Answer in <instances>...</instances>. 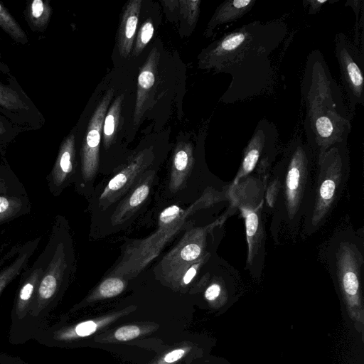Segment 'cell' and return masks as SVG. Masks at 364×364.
<instances>
[{"mask_svg":"<svg viewBox=\"0 0 364 364\" xmlns=\"http://www.w3.org/2000/svg\"><path fill=\"white\" fill-rule=\"evenodd\" d=\"M346 4L350 6L355 15L354 45L364 53L363 47V1L361 0L348 1Z\"/></svg>","mask_w":364,"mask_h":364,"instance_id":"obj_21","label":"cell"},{"mask_svg":"<svg viewBox=\"0 0 364 364\" xmlns=\"http://www.w3.org/2000/svg\"><path fill=\"white\" fill-rule=\"evenodd\" d=\"M25 132L23 129L15 124L4 115L0 113V155L5 158L8 146Z\"/></svg>","mask_w":364,"mask_h":364,"instance_id":"obj_20","label":"cell"},{"mask_svg":"<svg viewBox=\"0 0 364 364\" xmlns=\"http://www.w3.org/2000/svg\"><path fill=\"white\" fill-rule=\"evenodd\" d=\"M76 172L75 134L71 132L62 141L55 161L46 177L50 193L59 196L75 181Z\"/></svg>","mask_w":364,"mask_h":364,"instance_id":"obj_11","label":"cell"},{"mask_svg":"<svg viewBox=\"0 0 364 364\" xmlns=\"http://www.w3.org/2000/svg\"><path fill=\"white\" fill-rule=\"evenodd\" d=\"M0 113L24 131L36 130L45 124V118L13 75L8 84L0 81Z\"/></svg>","mask_w":364,"mask_h":364,"instance_id":"obj_9","label":"cell"},{"mask_svg":"<svg viewBox=\"0 0 364 364\" xmlns=\"http://www.w3.org/2000/svg\"><path fill=\"white\" fill-rule=\"evenodd\" d=\"M0 73H2L1 70L0 69Z\"/></svg>","mask_w":364,"mask_h":364,"instance_id":"obj_36","label":"cell"},{"mask_svg":"<svg viewBox=\"0 0 364 364\" xmlns=\"http://www.w3.org/2000/svg\"><path fill=\"white\" fill-rule=\"evenodd\" d=\"M341 80L353 118L357 105H364V53L343 33L334 40Z\"/></svg>","mask_w":364,"mask_h":364,"instance_id":"obj_8","label":"cell"},{"mask_svg":"<svg viewBox=\"0 0 364 364\" xmlns=\"http://www.w3.org/2000/svg\"><path fill=\"white\" fill-rule=\"evenodd\" d=\"M140 334V329L136 326H126L118 328L114 333L116 339L126 341L136 338Z\"/></svg>","mask_w":364,"mask_h":364,"instance_id":"obj_25","label":"cell"},{"mask_svg":"<svg viewBox=\"0 0 364 364\" xmlns=\"http://www.w3.org/2000/svg\"><path fill=\"white\" fill-rule=\"evenodd\" d=\"M127 182V175L120 173L115 176L109 183L108 188L112 191H117L122 188Z\"/></svg>","mask_w":364,"mask_h":364,"instance_id":"obj_31","label":"cell"},{"mask_svg":"<svg viewBox=\"0 0 364 364\" xmlns=\"http://www.w3.org/2000/svg\"><path fill=\"white\" fill-rule=\"evenodd\" d=\"M185 353L184 350L183 349H177L175 350H173L168 353L164 357V360L166 363H173L178 360H179Z\"/></svg>","mask_w":364,"mask_h":364,"instance_id":"obj_33","label":"cell"},{"mask_svg":"<svg viewBox=\"0 0 364 364\" xmlns=\"http://www.w3.org/2000/svg\"><path fill=\"white\" fill-rule=\"evenodd\" d=\"M221 292V287L218 284H213L208 287L205 292V297L208 301H213L218 297Z\"/></svg>","mask_w":364,"mask_h":364,"instance_id":"obj_32","label":"cell"},{"mask_svg":"<svg viewBox=\"0 0 364 364\" xmlns=\"http://www.w3.org/2000/svg\"><path fill=\"white\" fill-rule=\"evenodd\" d=\"M255 3L256 0H226L223 1L216 8L210 18L204 33L205 36L210 37L218 26L242 18L252 9Z\"/></svg>","mask_w":364,"mask_h":364,"instance_id":"obj_14","label":"cell"},{"mask_svg":"<svg viewBox=\"0 0 364 364\" xmlns=\"http://www.w3.org/2000/svg\"><path fill=\"white\" fill-rule=\"evenodd\" d=\"M250 176L232 186V198L245 218L248 256L247 265L252 273H261L265 256L266 186L263 176Z\"/></svg>","mask_w":364,"mask_h":364,"instance_id":"obj_6","label":"cell"},{"mask_svg":"<svg viewBox=\"0 0 364 364\" xmlns=\"http://www.w3.org/2000/svg\"><path fill=\"white\" fill-rule=\"evenodd\" d=\"M26 191L8 164L6 158L0 159V195L26 194Z\"/></svg>","mask_w":364,"mask_h":364,"instance_id":"obj_18","label":"cell"},{"mask_svg":"<svg viewBox=\"0 0 364 364\" xmlns=\"http://www.w3.org/2000/svg\"><path fill=\"white\" fill-rule=\"evenodd\" d=\"M53 14L49 1L32 0L27 3L24 10L25 19L30 28L35 32L45 31Z\"/></svg>","mask_w":364,"mask_h":364,"instance_id":"obj_16","label":"cell"},{"mask_svg":"<svg viewBox=\"0 0 364 364\" xmlns=\"http://www.w3.org/2000/svg\"><path fill=\"white\" fill-rule=\"evenodd\" d=\"M123 100L124 95H118L106 113L102 128L103 143L105 149H108L112 145L117 134Z\"/></svg>","mask_w":364,"mask_h":364,"instance_id":"obj_17","label":"cell"},{"mask_svg":"<svg viewBox=\"0 0 364 364\" xmlns=\"http://www.w3.org/2000/svg\"><path fill=\"white\" fill-rule=\"evenodd\" d=\"M0 27L16 43L25 45L28 42V36L24 30L1 2Z\"/></svg>","mask_w":364,"mask_h":364,"instance_id":"obj_19","label":"cell"},{"mask_svg":"<svg viewBox=\"0 0 364 364\" xmlns=\"http://www.w3.org/2000/svg\"><path fill=\"white\" fill-rule=\"evenodd\" d=\"M315 172L311 149L302 138L294 137L284 148L265 187L266 203L272 213L270 232L277 243L301 235L311 203Z\"/></svg>","mask_w":364,"mask_h":364,"instance_id":"obj_2","label":"cell"},{"mask_svg":"<svg viewBox=\"0 0 364 364\" xmlns=\"http://www.w3.org/2000/svg\"><path fill=\"white\" fill-rule=\"evenodd\" d=\"M124 289L123 282L118 278H109L100 286V293L103 297H112L120 294Z\"/></svg>","mask_w":364,"mask_h":364,"instance_id":"obj_24","label":"cell"},{"mask_svg":"<svg viewBox=\"0 0 364 364\" xmlns=\"http://www.w3.org/2000/svg\"><path fill=\"white\" fill-rule=\"evenodd\" d=\"M180 208L176 205H172L166 208L160 215L161 221L167 224L173 221L180 212Z\"/></svg>","mask_w":364,"mask_h":364,"instance_id":"obj_29","label":"cell"},{"mask_svg":"<svg viewBox=\"0 0 364 364\" xmlns=\"http://www.w3.org/2000/svg\"><path fill=\"white\" fill-rule=\"evenodd\" d=\"M328 0H304L303 4H307L309 6L308 14L314 15L320 11L323 4L327 3Z\"/></svg>","mask_w":364,"mask_h":364,"instance_id":"obj_30","label":"cell"},{"mask_svg":"<svg viewBox=\"0 0 364 364\" xmlns=\"http://www.w3.org/2000/svg\"><path fill=\"white\" fill-rule=\"evenodd\" d=\"M363 247V232L343 227L333 232L324 248L328 272L351 312L359 311L361 307Z\"/></svg>","mask_w":364,"mask_h":364,"instance_id":"obj_5","label":"cell"},{"mask_svg":"<svg viewBox=\"0 0 364 364\" xmlns=\"http://www.w3.org/2000/svg\"><path fill=\"white\" fill-rule=\"evenodd\" d=\"M154 31L153 21L147 18L140 26L135 39L133 49V56L137 57L142 53L145 47L151 39Z\"/></svg>","mask_w":364,"mask_h":364,"instance_id":"obj_22","label":"cell"},{"mask_svg":"<svg viewBox=\"0 0 364 364\" xmlns=\"http://www.w3.org/2000/svg\"><path fill=\"white\" fill-rule=\"evenodd\" d=\"M279 153V131L274 124L261 119L247 145L234 183L248 176L254 171L259 176H267L271 165Z\"/></svg>","mask_w":364,"mask_h":364,"instance_id":"obj_7","label":"cell"},{"mask_svg":"<svg viewBox=\"0 0 364 364\" xmlns=\"http://www.w3.org/2000/svg\"><path fill=\"white\" fill-rule=\"evenodd\" d=\"M315 160L312 200L301 236H310L317 232L328 219L342 196L350 173L348 141L331 146Z\"/></svg>","mask_w":364,"mask_h":364,"instance_id":"obj_4","label":"cell"},{"mask_svg":"<svg viewBox=\"0 0 364 364\" xmlns=\"http://www.w3.org/2000/svg\"><path fill=\"white\" fill-rule=\"evenodd\" d=\"M201 253V249L197 244H189L185 246L181 251L183 259L192 261L197 259Z\"/></svg>","mask_w":364,"mask_h":364,"instance_id":"obj_27","label":"cell"},{"mask_svg":"<svg viewBox=\"0 0 364 364\" xmlns=\"http://www.w3.org/2000/svg\"><path fill=\"white\" fill-rule=\"evenodd\" d=\"M113 96L114 90L109 89L96 107L87 127L80 149V168L75 180L79 188L84 181L94 174L98 165L103 123Z\"/></svg>","mask_w":364,"mask_h":364,"instance_id":"obj_10","label":"cell"},{"mask_svg":"<svg viewBox=\"0 0 364 364\" xmlns=\"http://www.w3.org/2000/svg\"><path fill=\"white\" fill-rule=\"evenodd\" d=\"M1 55L0 54V69L1 70L3 74H8L9 72V69L8 66L1 61Z\"/></svg>","mask_w":364,"mask_h":364,"instance_id":"obj_35","label":"cell"},{"mask_svg":"<svg viewBox=\"0 0 364 364\" xmlns=\"http://www.w3.org/2000/svg\"><path fill=\"white\" fill-rule=\"evenodd\" d=\"M149 193V188L146 185L138 187L129 199V205L136 207L143 202Z\"/></svg>","mask_w":364,"mask_h":364,"instance_id":"obj_26","label":"cell"},{"mask_svg":"<svg viewBox=\"0 0 364 364\" xmlns=\"http://www.w3.org/2000/svg\"><path fill=\"white\" fill-rule=\"evenodd\" d=\"M159 58L160 53L156 47H154L140 69L133 113V121L135 125L140 123L145 112L152 102Z\"/></svg>","mask_w":364,"mask_h":364,"instance_id":"obj_12","label":"cell"},{"mask_svg":"<svg viewBox=\"0 0 364 364\" xmlns=\"http://www.w3.org/2000/svg\"><path fill=\"white\" fill-rule=\"evenodd\" d=\"M141 3V0L129 1L122 14L116 38V44L122 58L129 57L132 52Z\"/></svg>","mask_w":364,"mask_h":364,"instance_id":"obj_13","label":"cell"},{"mask_svg":"<svg viewBox=\"0 0 364 364\" xmlns=\"http://www.w3.org/2000/svg\"><path fill=\"white\" fill-rule=\"evenodd\" d=\"M97 329V324L88 321L78 324L75 328L76 333L80 336H87L94 333Z\"/></svg>","mask_w":364,"mask_h":364,"instance_id":"obj_28","label":"cell"},{"mask_svg":"<svg viewBox=\"0 0 364 364\" xmlns=\"http://www.w3.org/2000/svg\"><path fill=\"white\" fill-rule=\"evenodd\" d=\"M196 274V269L194 267H191L185 274L183 277V282L188 284Z\"/></svg>","mask_w":364,"mask_h":364,"instance_id":"obj_34","label":"cell"},{"mask_svg":"<svg viewBox=\"0 0 364 364\" xmlns=\"http://www.w3.org/2000/svg\"><path fill=\"white\" fill-rule=\"evenodd\" d=\"M301 97L305 109L306 143L315 159L331 146L348 141L353 118L341 87L318 49L311 50L306 58Z\"/></svg>","mask_w":364,"mask_h":364,"instance_id":"obj_3","label":"cell"},{"mask_svg":"<svg viewBox=\"0 0 364 364\" xmlns=\"http://www.w3.org/2000/svg\"><path fill=\"white\" fill-rule=\"evenodd\" d=\"M288 32L282 21H254L225 33L198 57V68L230 75V83L221 97L225 104L259 96L274 82L271 55Z\"/></svg>","mask_w":364,"mask_h":364,"instance_id":"obj_1","label":"cell"},{"mask_svg":"<svg viewBox=\"0 0 364 364\" xmlns=\"http://www.w3.org/2000/svg\"><path fill=\"white\" fill-rule=\"evenodd\" d=\"M200 0H181L178 1L181 16L190 26H194L199 18Z\"/></svg>","mask_w":364,"mask_h":364,"instance_id":"obj_23","label":"cell"},{"mask_svg":"<svg viewBox=\"0 0 364 364\" xmlns=\"http://www.w3.org/2000/svg\"><path fill=\"white\" fill-rule=\"evenodd\" d=\"M31 208L27 193L0 195V225L29 213Z\"/></svg>","mask_w":364,"mask_h":364,"instance_id":"obj_15","label":"cell"}]
</instances>
